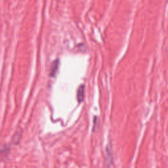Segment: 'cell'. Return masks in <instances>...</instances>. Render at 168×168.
Wrapping results in <instances>:
<instances>
[{
  "instance_id": "277c9868",
  "label": "cell",
  "mask_w": 168,
  "mask_h": 168,
  "mask_svg": "<svg viewBox=\"0 0 168 168\" xmlns=\"http://www.w3.org/2000/svg\"><path fill=\"white\" fill-rule=\"evenodd\" d=\"M21 136H22V133L21 132H18L15 133L13 139V142L15 145H17L18 143H19L20 139H21Z\"/></svg>"
},
{
  "instance_id": "7a4b0ae2",
  "label": "cell",
  "mask_w": 168,
  "mask_h": 168,
  "mask_svg": "<svg viewBox=\"0 0 168 168\" xmlns=\"http://www.w3.org/2000/svg\"><path fill=\"white\" fill-rule=\"evenodd\" d=\"M59 60L57 59L54 60L51 65L50 72H49L51 77H54L56 75V74H57V72L59 69Z\"/></svg>"
},
{
  "instance_id": "3957f363",
  "label": "cell",
  "mask_w": 168,
  "mask_h": 168,
  "mask_svg": "<svg viewBox=\"0 0 168 168\" xmlns=\"http://www.w3.org/2000/svg\"><path fill=\"white\" fill-rule=\"evenodd\" d=\"M85 97V86L84 85H81L77 91V98L79 103L83 102Z\"/></svg>"
},
{
  "instance_id": "6da1fadb",
  "label": "cell",
  "mask_w": 168,
  "mask_h": 168,
  "mask_svg": "<svg viewBox=\"0 0 168 168\" xmlns=\"http://www.w3.org/2000/svg\"><path fill=\"white\" fill-rule=\"evenodd\" d=\"M106 160H107V164L108 166H110L113 162V150H112V147L109 145H108L107 147V157H106Z\"/></svg>"
}]
</instances>
